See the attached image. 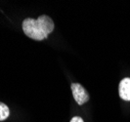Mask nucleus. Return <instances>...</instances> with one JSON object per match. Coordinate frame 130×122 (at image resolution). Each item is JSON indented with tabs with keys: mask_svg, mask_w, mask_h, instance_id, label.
Returning <instances> with one entry per match:
<instances>
[{
	"mask_svg": "<svg viewBox=\"0 0 130 122\" xmlns=\"http://www.w3.org/2000/svg\"><path fill=\"white\" fill-rule=\"evenodd\" d=\"M72 92L75 102L79 106H82V104H84L85 103H87L89 101V94L81 84L72 83Z\"/></svg>",
	"mask_w": 130,
	"mask_h": 122,
	"instance_id": "obj_2",
	"label": "nucleus"
},
{
	"mask_svg": "<svg viewBox=\"0 0 130 122\" xmlns=\"http://www.w3.org/2000/svg\"><path fill=\"white\" fill-rule=\"evenodd\" d=\"M71 122H84L83 121V119L81 118V117H79V116H74V117H72Z\"/></svg>",
	"mask_w": 130,
	"mask_h": 122,
	"instance_id": "obj_6",
	"label": "nucleus"
},
{
	"mask_svg": "<svg viewBox=\"0 0 130 122\" xmlns=\"http://www.w3.org/2000/svg\"><path fill=\"white\" fill-rule=\"evenodd\" d=\"M10 115V110L8 106L0 102V121H4Z\"/></svg>",
	"mask_w": 130,
	"mask_h": 122,
	"instance_id": "obj_5",
	"label": "nucleus"
},
{
	"mask_svg": "<svg viewBox=\"0 0 130 122\" xmlns=\"http://www.w3.org/2000/svg\"><path fill=\"white\" fill-rule=\"evenodd\" d=\"M37 21H38V23L40 24V26H42L43 30L47 34H50L53 31V29L55 27V25H54L52 19L50 17H48L46 15H42V16H40L38 19H37Z\"/></svg>",
	"mask_w": 130,
	"mask_h": 122,
	"instance_id": "obj_4",
	"label": "nucleus"
},
{
	"mask_svg": "<svg viewBox=\"0 0 130 122\" xmlns=\"http://www.w3.org/2000/svg\"><path fill=\"white\" fill-rule=\"evenodd\" d=\"M23 30L26 33V35L33 40H43L48 37V34L46 33L42 26H40L37 20L32 18H26L23 22Z\"/></svg>",
	"mask_w": 130,
	"mask_h": 122,
	"instance_id": "obj_1",
	"label": "nucleus"
},
{
	"mask_svg": "<svg viewBox=\"0 0 130 122\" xmlns=\"http://www.w3.org/2000/svg\"><path fill=\"white\" fill-rule=\"evenodd\" d=\"M119 97L124 101H130V78H123L119 83Z\"/></svg>",
	"mask_w": 130,
	"mask_h": 122,
	"instance_id": "obj_3",
	"label": "nucleus"
}]
</instances>
